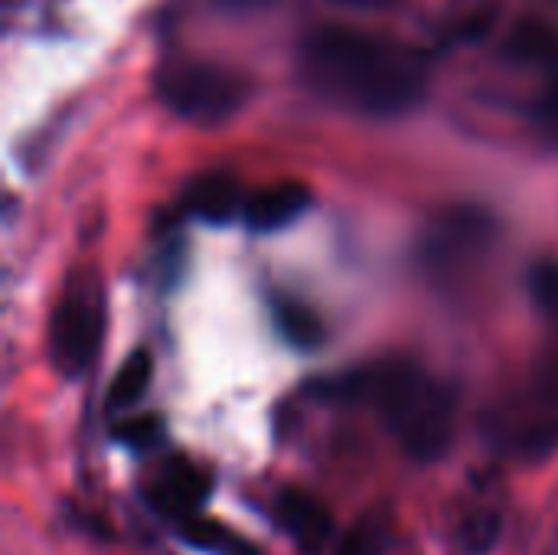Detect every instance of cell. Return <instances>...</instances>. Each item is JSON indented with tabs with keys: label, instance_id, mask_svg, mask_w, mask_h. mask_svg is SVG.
<instances>
[{
	"label": "cell",
	"instance_id": "cell-13",
	"mask_svg": "<svg viewBox=\"0 0 558 555\" xmlns=\"http://www.w3.org/2000/svg\"><path fill=\"white\" fill-rule=\"evenodd\" d=\"M275 324L281 330V337L301 350H311V347H320L324 340V327H320V317L304 304V301H294V298H281L275 304Z\"/></svg>",
	"mask_w": 558,
	"mask_h": 555
},
{
	"label": "cell",
	"instance_id": "cell-16",
	"mask_svg": "<svg viewBox=\"0 0 558 555\" xmlns=\"http://www.w3.org/2000/svg\"><path fill=\"white\" fill-rule=\"evenodd\" d=\"M500 540V517L494 510H471L458 527V546L468 555H484Z\"/></svg>",
	"mask_w": 558,
	"mask_h": 555
},
{
	"label": "cell",
	"instance_id": "cell-14",
	"mask_svg": "<svg viewBox=\"0 0 558 555\" xmlns=\"http://www.w3.org/2000/svg\"><path fill=\"white\" fill-rule=\"evenodd\" d=\"M180 536L199 550L219 555H258V550L252 543H245L242 536H232L222 523L206 520V517H193L186 523H180Z\"/></svg>",
	"mask_w": 558,
	"mask_h": 555
},
{
	"label": "cell",
	"instance_id": "cell-15",
	"mask_svg": "<svg viewBox=\"0 0 558 555\" xmlns=\"http://www.w3.org/2000/svg\"><path fill=\"white\" fill-rule=\"evenodd\" d=\"M386 546H389V517L383 510H373L347 530L333 555H383Z\"/></svg>",
	"mask_w": 558,
	"mask_h": 555
},
{
	"label": "cell",
	"instance_id": "cell-7",
	"mask_svg": "<svg viewBox=\"0 0 558 555\" xmlns=\"http://www.w3.org/2000/svg\"><path fill=\"white\" fill-rule=\"evenodd\" d=\"M206 497H209V474L186 458L163 461L147 487V500L163 517L177 520V527L199 517V507Z\"/></svg>",
	"mask_w": 558,
	"mask_h": 555
},
{
	"label": "cell",
	"instance_id": "cell-3",
	"mask_svg": "<svg viewBox=\"0 0 558 555\" xmlns=\"http://www.w3.org/2000/svg\"><path fill=\"white\" fill-rule=\"evenodd\" d=\"M154 95L190 124H222L252 98V82L239 69L180 56L154 72Z\"/></svg>",
	"mask_w": 558,
	"mask_h": 555
},
{
	"label": "cell",
	"instance_id": "cell-17",
	"mask_svg": "<svg viewBox=\"0 0 558 555\" xmlns=\"http://www.w3.org/2000/svg\"><path fill=\"white\" fill-rule=\"evenodd\" d=\"M160 435H163V425H160V419H154V415L124 419V422L114 429V438L124 442L128 448H137V451H147L150 445H157Z\"/></svg>",
	"mask_w": 558,
	"mask_h": 555
},
{
	"label": "cell",
	"instance_id": "cell-2",
	"mask_svg": "<svg viewBox=\"0 0 558 555\" xmlns=\"http://www.w3.org/2000/svg\"><path fill=\"white\" fill-rule=\"evenodd\" d=\"M333 396L373 406L402 451L415 461H438L454 438L458 399L415 363H383L347 376L333 386Z\"/></svg>",
	"mask_w": 558,
	"mask_h": 555
},
{
	"label": "cell",
	"instance_id": "cell-12",
	"mask_svg": "<svg viewBox=\"0 0 558 555\" xmlns=\"http://www.w3.org/2000/svg\"><path fill=\"white\" fill-rule=\"evenodd\" d=\"M150 373H154L150 353H147V350L131 353V357L118 366V373H114V379H111V386H108V409H114V412L131 409V406L144 396V389L150 386Z\"/></svg>",
	"mask_w": 558,
	"mask_h": 555
},
{
	"label": "cell",
	"instance_id": "cell-21",
	"mask_svg": "<svg viewBox=\"0 0 558 555\" xmlns=\"http://www.w3.org/2000/svg\"><path fill=\"white\" fill-rule=\"evenodd\" d=\"M337 3H350V7H366V3H376V0H337Z\"/></svg>",
	"mask_w": 558,
	"mask_h": 555
},
{
	"label": "cell",
	"instance_id": "cell-9",
	"mask_svg": "<svg viewBox=\"0 0 558 555\" xmlns=\"http://www.w3.org/2000/svg\"><path fill=\"white\" fill-rule=\"evenodd\" d=\"M307 206H311V190L304 183L284 180V183H271V186L252 193L245 200L242 219L255 232H278V229L298 222L307 213Z\"/></svg>",
	"mask_w": 558,
	"mask_h": 555
},
{
	"label": "cell",
	"instance_id": "cell-20",
	"mask_svg": "<svg viewBox=\"0 0 558 555\" xmlns=\"http://www.w3.org/2000/svg\"><path fill=\"white\" fill-rule=\"evenodd\" d=\"M213 3L226 13H255V10L268 7L271 0H213Z\"/></svg>",
	"mask_w": 558,
	"mask_h": 555
},
{
	"label": "cell",
	"instance_id": "cell-18",
	"mask_svg": "<svg viewBox=\"0 0 558 555\" xmlns=\"http://www.w3.org/2000/svg\"><path fill=\"white\" fill-rule=\"evenodd\" d=\"M530 294L546 314H558V262H539L530 272Z\"/></svg>",
	"mask_w": 558,
	"mask_h": 555
},
{
	"label": "cell",
	"instance_id": "cell-6",
	"mask_svg": "<svg viewBox=\"0 0 558 555\" xmlns=\"http://www.w3.org/2000/svg\"><path fill=\"white\" fill-rule=\"evenodd\" d=\"M490 236H494V222L484 213L451 209L432 226L422 252L435 272H454V268H464L468 262H474L490 245Z\"/></svg>",
	"mask_w": 558,
	"mask_h": 555
},
{
	"label": "cell",
	"instance_id": "cell-11",
	"mask_svg": "<svg viewBox=\"0 0 558 555\" xmlns=\"http://www.w3.org/2000/svg\"><path fill=\"white\" fill-rule=\"evenodd\" d=\"M504 56L520 65L553 72V79H558V26L539 16L517 20L504 39Z\"/></svg>",
	"mask_w": 558,
	"mask_h": 555
},
{
	"label": "cell",
	"instance_id": "cell-19",
	"mask_svg": "<svg viewBox=\"0 0 558 555\" xmlns=\"http://www.w3.org/2000/svg\"><path fill=\"white\" fill-rule=\"evenodd\" d=\"M533 124L539 128V134L546 137V141H553L558 144V79L549 82V88L533 101Z\"/></svg>",
	"mask_w": 558,
	"mask_h": 555
},
{
	"label": "cell",
	"instance_id": "cell-4",
	"mask_svg": "<svg viewBox=\"0 0 558 555\" xmlns=\"http://www.w3.org/2000/svg\"><path fill=\"white\" fill-rule=\"evenodd\" d=\"M497 445L520 458H543L558 445V337L533 363L523 389L487 422Z\"/></svg>",
	"mask_w": 558,
	"mask_h": 555
},
{
	"label": "cell",
	"instance_id": "cell-5",
	"mask_svg": "<svg viewBox=\"0 0 558 555\" xmlns=\"http://www.w3.org/2000/svg\"><path fill=\"white\" fill-rule=\"evenodd\" d=\"M101 330H105L101 281L95 272H78L65 285L49 324V357L56 370L62 376H82L98 353Z\"/></svg>",
	"mask_w": 558,
	"mask_h": 555
},
{
	"label": "cell",
	"instance_id": "cell-1",
	"mask_svg": "<svg viewBox=\"0 0 558 555\" xmlns=\"http://www.w3.org/2000/svg\"><path fill=\"white\" fill-rule=\"evenodd\" d=\"M298 72L317 98L343 111L396 118L422 101L428 56L369 29L317 26L301 39Z\"/></svg>",
	"mask_w": 558,
	"mask_h": 555
},
{
	"label": "cell",
	"instance_id": "cell-8",
	"mask_svg": "<svg viewBox=\"0 0 558 555\" xmlns=\"http://www.w3.org/2000/svg\"><path fill=\"white\" fill-rule=\"evenodd\" d=\"M275 517H278V527L294 540V546L304 555L324 553L327 543L333 540L330 510L304 491H294V487L281 491L275 504Z\"/></svg>",
	"mask_w": 558,
	"mask_h": 555
},
{
	"label": "cell",
	"instance_id": "cell-10",
	"mask_svg": "<svg viewBox=\"0 0 558 555\" xmlns=\"http://www.w3.org/2000/svg\"><path fill=\"white\" fill-rule=\"evenodd\" d=\"M183 206H186V213L196 216L199 222L226 226L229 219H235V216L245 209V200H242L239 180H235L232 173L213 170V173L196 177V180L186 186Z\"/></svg>",
	"mask_w": 558,
	"mask_h": 555
}]
</instances>
